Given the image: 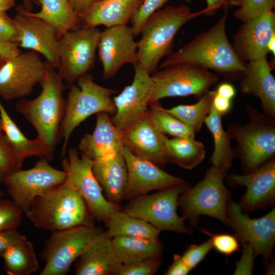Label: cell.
Listing matches in <instances>:
<instances>
[{"mask_svg": "<svg viewBox=\"0 0 275 275\" xmlns=\"http://www.w3.org/2000/svg\"><path fill=\"white\" fill-rule=\"evenodd\" d=\"M39 84L42 90L38 96L31 100L20 99L15 104V109L34 127L44 158L51 161L61 138L60 126L66 103L63 93L66 87L57 69L46 62L45 74Z\"/></svg>", "mask_w": 275, "mask_h": 275, "instance_id": "cell-1", "label": "cell"}, {"mask_svg": "<svg viewBox=\"0 0 275 275\" xmlns=\"http://www.w3.org/2000/svg\"><path fill=\"white\" fill-rule=\"evenodd\" d=\"M228 15L225 11L213 25L177 50L172 51L160 63V67L187 63L224 73L241 74L246 63L237 54L227 37Z\"/></svg>", "mask_w": 275, "mask_h": 275, "instance_id": "cell-2", "label": "cell"}, {"mask_svg": "<svg viewBox=\"0 0 275 275\" xmlns=\"http://www.w3.org/2000/svg\"><path fill=\"white\" fill-rule=\"evenodd\" d=\"M204 15L203 9L193 12L186 5L169 6L154 13L144 25L137 42L139 63L152 74L161 60L173 51V41L188 21Z\"/></svg>", "mask_w": 275, "mask_h": 275, "instance_id": "cell-3", "label": "cell"}, {"mask_svg": "<svg viewBox=\"0 0 275 275\" xmlns=\"http://www.w3.org/2000/svg\"><path fill=\"white\" fill-rule=\"evenodd\" d=\"M24 214L36 228L51 232L92 225L85 200L66 181L37 197Z\"/></svg>", "mask_w": 275, "mask_h": 275, "instance_id": "cell-4", "label": "cell"}, {"mask_svg": "<svg viewBox=\"0 0 275 275\" xmlns=\"http://www.w3.org/2000/svg\"><path fill=\"white\" fill-rule=\"evenodd\" d=\"M245 111L249 122L230 125L227 130L236 141V155L245 173H248L274 157L275 121L250 105L245 106Z\"/></svg>", "mask_w": 275, "mask_h": 275, "instance_id": "cell-5", "label": "cell"}, {"mask_svg": "<svg viewBox=\"0 0 275 275\" xmlns=\"http://www.w3.org/2000/svg\"><path fill=\"white\" fill-rule=\"evenodd\" d=\"M77 85H69L65 115L60 126V137L63 143L61 155L64 157L70 137L81 123L92 115L99 113L115 114L116 108L112 96L115 89L96 84L93 77L86 74L78 79Z\"/></svg>", "mask_w": 275, "mask_h": 275, "instance_id": "cell-6", "label": "cell"}, {"mask_svg": "<svg viewBox=\"0 0 275 275\" xmlns=\"http://www.w3.org/2000/svg\"><path fill=\"white\" fill-rule=\"evenodd\" d=\"M225 170L212 165L204 178L193 187L189 186L180 195L179 206L182 216L196 225L201 215L209 216L227 225V207L230 193L224 185Z\"/></svg>", "mask_w": 275, "mask_h": 275, "instance_id": "cell-7", "label": "cell"}, {"mask_svg": "<svg viewBox=\"0 0 275 275\" xmlns=\"http://www.w3.org/2000/svg\"><path fill=\"white\" fill-rule=\"evenodd\" d=\"M189 186L185 181L151 195L138 197L132 199L122 211L144 219L160 231L191 234L193 229L185 225V218L179 216L177 211L179 197Z\"/></svg>", "mask_w": 275, "mask_h": 275, "instance_id": "cell-8", "label": "cell"}, {"mask_svg": "<svg viewBox=\"0 0 275 275\" xmlns=\"http://www.w3.org/2000/svg\"><path fill=\"white\" fill-rule=\"evenodd\" d=\"M162 69L151 74L153 87L149 105L166 97H200L218 80L209 69L190 64H174Z\"/></svg>", "mask_w": 275, "mask_h": 275, "instance_id": "cell-9", "label": "cell"}, {"mask_svg": "<svg viewBox=\"0 0 275 275\" xmlns=\"http://www.w3.org/2000/svg\"><path fill=\"white\" fill-rule=\"evenodd\" d=\"M100 231L92 225L51 232L41 258L45 263L40 275H65Z\"/></svg>", "mask_w": 275, "mask_h": 275, "instance_id": "cell-10", "label": "cell"}, {"mask_svg": "<svg viewBox=\"0 0 275 275\" xmlns=\"http://www.w3.org/2000/svg\"><path fill=\"white\" fill-rule=\"evenodd\" d=\"M101 32L97 27H80L59 38L60 65L57 70L63 80L73 84L93 68Z\"/></svg>", "mask_w": 275, "mask_h": 275, "instance_id": "cell-11", "label": "cell"}, {"mask_svg": "<svg viewBox=\"0 0 275 275\" xmlns=\"http://www.w3.org/2000/svg\"><path fill=\"white\" fill-rule=\"evenodd\" d=\"M93 161L75 148H70L62 164L66 173V181L75 188L85 200L94 216L105 222L114 212L121 209L120 205L107 200L92 172Z\"/></svg>", "mask_w": 275, "mask_h": 275, "instance_id": "cell-12", "label": "cell"}, {"mask_svg": "<svg viewBox=\"0 0 275 275\" xmlns=\"http://www.w3.org/2000/svg\"><path fill=\"white\" fill-rule=\"evenodd\" d=\"M49 162L40 158L33 168L18 170L2 179L7 193L23 213L37 197L66 179V172L53 168Z\"/></svg>", "mask_w": 275, "mask_h": 275, "instance_id": "cell-13", "label": "cell"}, {"mask_svg": "<svg viewBox=\"0 0 275 275\" xmlns=\"http://www.w3.org/2000/svg\"><path fill=\"white\" fill-rule=\"evenodd\" d=\"M45 67L40 54L31 50L4 62L0 67V97L9 101L31 94L43 78Z\"/></svg>", "mask_w": 275, "mask_h": 275, "instance_id": "cell-14", "label": "cell"}, {"mask_svg": "<svg viewBox=\"0 0 275 275\" xmlns=\"http://www.w3.org/2000/svg\"><path fill=\"white\" fill-rule=\"evenodd\" d=\"M227 225L242 243L253 248L256 256L261 255L267 261L271 256L275 242V209L265 215L251 218L238 203L230 201L227 207Z\"/></svg>", "mask_w": 275, "mask_h": 275, "instance_id": "cell-15", "label": "cell"}, {"mask_svg": "<svg viewBox=\"0 0 275 275\" xmlns=\"http://www.w3.org/2000/svg\"><path fill=\"white\" fill-rule=\"evenodd\" d=\"M133 66L134 75L132 83L113 98L116 111L111 121L121 132L147 115L153 90L151 74L139 62Z\"/></svg>", "mask_w": 275, "mask_h": 275, "instance_id": "cell-16", "label": "cell"}, {"mask_svg": "<svg viewBox=\"0 0 275 275\" xmlns=\"http://www.w3.org/2000/svg\"><path fill=\"white\" fill-rule=\"evenodd\" d=\"M134 37L132 28L127 25L106 28L101 31L97 49L105 79L114 77L123 65L133 66L139 62Z\"/></svg>", "mask_w": 275, "mask_h": 275, "instance_id": "cell-17", "label": "cell"}, {"mask_svg": "<svg viewBox=\"0 0 275 275\" xmlns=\"http://www.w3.org/2000/svg\"><path fill=\"white\" fill-rule=\"evenodd\" d=\"M15 11L13 20L19 47L41 54L48 65L57 69L60 65L59 39L55 29L43 20L24 13L21 5Z\"/></svg>", "mask_w": 275, "mask_h": 275, "instance_id": "cell-18", "label": "cell"}, {"mask_svg": "<svg viewBox=\"0 0 275 275\" xmlns=\"http://www.w3.org/2000/svg\"><path fill=\"white\" fill-rule=\"evenodd\" d=\"M121 151L127 169L124 199L132 200L150 191L185 182L182 178L166 172L153 162L134 155L125 146Z\"/></svg>", "mask_w": 275, "mask_h": 275, "instance_id": "cell-19", "label": "cell"}, {"mask_svg": "<svg viewBox=\"0 0 275 275\" xmlns=\"http://www.w3.org/2000/svg\"><path fill=\"white\" fill-rule=\"evenodd\" d=\"M233 186H244L246 190L238 204L243 212H251L273 204L275 199V159L267 161L251 172L227 175Z\"/></svg>", "mask_w": 275, "mask_h": 275, "instance_id": "cell-20", "label": "cell"}, {"mask_svg": "<svg viewBox=\"0 0 275 275\" xmlns=\"http://www.w3.org/2000/svg\"><path fill=\"white\" fill-rule=\"evenodd\" d=\"M275 35L273 10L243 22L233 37V46L243 61L267 57L268 43Z\"/></svg>", "mask_w": 275, "mask_h": 275, "instance_id": "cell-21", "label": "cell"}, {"mask_svg": "<svg viewBox=\"0 0 275 275\" xmlns=\"http://www.w3.org/2000/svg\"><path fill=\"white\" fill-rule=\"evenodd\" d=\"M121 133L123 145L134 155L159 167L168 162L166 149L168 138L154 125L148 113Z\"/></svg>", "mask_w": 275, "mask_h": 275, "instance_id": "cell-22", "label": "cell"}, {"mask_svg": "<svg viewBox=\"0 0 275 275\" xmlns=\"http://www.w3.org/2000/svg\"><path fill=\"white\" fill-rule=\"evenodd\" d=\"M266 57L245 64L239 89L242 94L257 97L264 114L275 117V78Z\"/></svg>", "mask_w": 275, "mask_h": 275, "instance_id": "cell-23", "label": "cell"}, {"mask_svg": "<svg viewBox=\"0 0 275 275\" xmlns=\"http://www.w3.org/2000/svg\"><path fill=\"white\" fill-rule=\"evenodd\" d=\"M123 264L114 250L112 238L100 231L76 260L74 274L118 275Z\"/></svg>", "mask_w": 275, "mask_h": 275, "instance_id": "cell-24", "label": "cell"}, {"mask_svg": "<svg viewBox=\"0 0 275 275\" xmlns=\"http://www.w3.org/2000/svg\"><path fill=\"white\" fill-rule=\"evenodd\" d=\"M123 146L122 133L113 125L108 114L99 113L93 132L85 134L78 147L81 154L95 161L121 150Z\"/></svg>", "mask_w": 275, "mask_h": 275, "instance_id": "cell-25", "label": "cell"}, {"mask_svg": "<svg viewBox=\"0 0 275 275\" xmlns=\"http://www.w3.org/2000/svg\"><path fill=\"white\" fill-rule=\"evenodd\" d=\"M121 149L93 161L92 165L93 173L106 199L118 205L124 200L127 180V169Z\"/></svg>", "mask_w": 275, "mask_h": 275, "instance_id": "cell-26", "label": "cell"}, {"mask_svg": "<svg viewBox=\"0 0 275 275\" xmlns=\"http://www.w3.org/2000/svg\"><path fill=\"white\" fill-rule=\"evenodd\" d=\"M142 0H99L80 16L81 27L127 25Z\"/></svg>", "mask_w": 275, "mask_h": 275, "instance_id": "cell-27", "label": "cell"}, {"mask_svg": "<svg viewBox=\"0 0 275 275\" xmlns=\"http://www.w3.org/2000/svg\"><path fill=\"white\" fill-rule=\"evenodd\" d=\"M39 4L41 10L37 12L25 10V14L49 23L56 30L59 39L66 32L81 26V19L68 0H33Z\"/></svg>", "mask_w": 275, "mask_h": 275, "instance_id": "cell-28", "label": "cell"}, {"mask_svg": "<svg viewBox=\"0 0 275 275\" xmlns=\"http://www.w3.org/2000/svg\"><path fill=\"white\" fill-rule=\"evenodd\" d=\"M112 242L123 264L136 263L162 254V244L158 239L118 236L112 238Z\"/></svg>", "mask_w": 275, "mask_h": 275, "instance_id": "cell-29", "label": "cell"}, {"mask_svg": "<svg viewBox=\"0 0 275 275\" xmlns=\"http://www.w3.org/2000/svg\"><path fill=\"white\" fill-rule=\"evenodd\" d=\"M104 222L107 228L105 233L111 238L126 236L158 240L161 232L149 223L121 209L112 213Z\"/></svg>", "mask_w": 275, "mask_h": 275, "instance_id": "cell-30", "label": "cell"}, {"mask_svg": "<svg viewBox=\"0 0 275 275\" xmlns=\"http://www.w3.org/2000/svg\"><path fill=\"white\" fill-rule=\"evenodd\" d=\"M2 258L9 275H30L40 268L34 246L25 235L10 245Z\"/></svg>", "mask_w": 275, "mask_h": 275, "instance_id": "cell-31", "label": "cell"}, {"mask_svg": "<svg viewBox=\"0 0 275 275\" xmlns=\"http://www.w3.org/2000/svg\"><path fill=\"white\" fill-rule=\"evenodd\" d=\"M204 123L214 140V150L210 162L212 166L227 171L232 167L233 160L236 155L231 146V138L223 127L222 116L212 106Z\"/></svg>", "mask_w": 275, "mask_h": 275, "instance_id": "cell-32", "label": "cell"}, {"mask_svg": "<svg viewBox=\"0 0 275 275\" xmlns=\"http://www.w3.org/2000/svg\"><path fill=\"white\" fill-rule=\"evenodd\" d=\"M166 149L168 162L174 163L187 170L199 164L206 154L204 145L195 137L167 138Z\"/></svg>", "mask_w": 275, "mask_h": 275, "instance_id": "cell-33", "label": "cell"}, {"mask_svg": "<svg viewBox=\"0 0 275 275\" xmlns=\"http://www.w3.org/2000/svg\"><path fill=\"white\" fill-rule=\"evenodd\" d=\"M0 116L3 132L21 166L26 158L33 156L44 158L43 149L39 142L36 138L31 140L23 134L9 116L1 101Z\"/></svg>", "mask_w": 275, "mask_h": 275, "instance_id": "cell-34", "label": "cell"}, {"mask_svg": "<svg viewBox=\"0 0 275 275\" xmlns=\"http://www.w3.org/2000/svg\"><path fill=\"white\" fill-rule=\"evenodd\" d=\"M214 91L207 90L199 101L193 104H180L165 110L191 128L195 133L198 132L212 108V101Z\"/></svg>", "mask_w": 275, "mask_h": 275, "instance_id": "cell-35", "label": "cell"}, {"mask_svg": "<svg viewBox=\"0 0 275 275\" xmlns=\"http://www.w3.org/2000/svg\"><path fill=\"white\" fill-rule=\"evenodd\" d=\"M148 115L161 132L174 138H194L196 133L189 127L167 112L158 102L150 105Z\"/></svg>", "mask_w": 275, "mask_h": 275, "instance_id": "cell-36", "label": "cell"}, {"mask_svg": "<svg viewBox=\"0 0 275 275\" xmlns=\"http://www.w3.org/2000/svg\"><path fill=\"white\" fill-rule=\"evenodd\" d=\"M275 0H243L234 12L235 18L242 22L267 12L272 11Z\"/></svg>", "mask_w": 275, "mask_h": 275, "instance_id": "cell-37", "label": "cell"}, {"mask_svg": "<svg viewBox=\"0 0 275 275\" xmlns=\"http://www.w3.org/2000/svg\"><path fill=\"white\" fill-rule=\"evenodd\" d=\"M169 0H142L130 21L135 37L141 34V31L148 18Z\"/></svg>", "mask_w": 275, "mask_h": 275, "instance_id": "cell-38", "label": "cell"}, {"mask_svg": "<svg viewBox=\"0 0 275 275\" xmlns=\"http://www.w3.org/2000/svg\"><path fill=\"white\" fill-rule=\"evenodd\" d=\"M23 213L13 201L0 199V231L17 229Z\"/></svg>", "mask_w": 275, "mask_h": 275, "instance_id": "cell-39", "label": "cell"}, {"mask_svg": "<svg viewBox=\"0 0 275 275\" xmlns=\"http://www.w3.org/2000/svg\"><path fill=\"white\" fill-rule=\"evenodd\" d=\"M21 167L4 132L0 133V181L2 182L4 177Z\"/></svg>", "mask_w": 275, "mask_h": 275, "instance_id": "cell-40", "label": "cell"}, {"mask_svg": "<svg viewBox=\"0 0 275 275\" xmlns=\"http://www.w3.org/2000/svg\"><path fill=\"white\" fill-rule=\"evenodd\" d=\"M162 257H153L136 263L123 264L118 275H153L158 270Z\"/></svg>", "mask_w": 275, "mask_h": 275, "instance_id": "cell-41", "label": "cell"}, {"mask_svg": "<svg viewBox=\"0 0 275 275\" xmlns=\"http://www.w3.org/2000/svg\"><path fill=\"white\" fill-rule=\"evenodd\" d=\"M201 231L209 237L213 249L223 255L230 256L239 249V241L235 235L212 234L203 228Z\"/></svg>", "mask_w": 275, "mask_h": 275, "instance_id": "cell-42", "label": "cell"}, {"mask_svg": "<svg viewBox=\"0 0 275 275\" xmlns=\"http://www.w3.org/2000/svg\"><path fill=\"white\" fill-rule=\"evenodd\" d=\"M213 249L210 239L200 244H191L188 246L181 257L190 270L195 268Z\"/></svg>", "mask_w": 275, "mask_h": 275, "instance_id": "cell-43", "label": "cell"}, {"mask_svg": "<svg viewBox=\"0 0 275 275\" xmlns=\"http://www.w3.org/2000/svg\"><path fill=\"white\" fill-rule=\"evenodd\" d=\"M243 250L241 258L237 262L234 274H251L254 259L256 257L252 246L246 243H242Z\"/></svg>", "mask_w": 275, "mask_h": 275, "instance_id": "cell-44", "label": "cell"}, {"mask_svg": "<svg viewBox=\"0 0 275 275\" xmlns=\"http://www.w3.org/2000/svg\"><path fill=\"white\" fill-rule=\"evenodd\" d=\"M0 38L18 43V33L13 18L8 15L6 12L1 11Z\"/></svg>", "mask_w": 275, "mask_h": 275, "instance_id": "cell-45", "label": "cell"}, {"mask_svg": "<svg viewBox=\"0 0 275 275\" xmlns=\"http://www.w3.org/2000/svg\"><path fill=\"white\" fill-rule=\"evenodd\" d=\"M243 0H205L206 7L203 9L204 15H212L221 8L228 9L239 7Z\"/></svg>", "mask_w": 275, "mask_h": 275, "instance_id": "cell-46", "label": "cell"}, {"mask_svg": "<svg viewBox=\"0 0 275 275\" xmlns=\"http://www.w3.org/2000/svg\"><path fill=\"white\" fill-rule=\"evenodd\" d=\"M23 236L17 229L0 231V258H2L10 245L18 241Z\"/></svg>", "mask_w": 275, "mask_h": 275, "instance_id": "cell-47", "label": "cell"}, {"mask_svg": "<svg viewBox=\"0 0 275 275\" xmlns=\"http://www.w3.org/2000/svg\"><path fill=\"white\" fill-rule=\"evenodd\" d=\"M21 52L19 44L0 38V62H4Z\"/></svg>", "mask_w": 275, "mask_h": 275, "instance_id": "cell-48", "label": "cell"}, {"mask_svg": "<svg viewBox=\"0 0 275 275\" xmlns=\"http://www.w3.org/2000/svg\"><path fill=\"white\" fill-rule=\"evenodd\" d=\"M190 271V269L182 259L181 256L174 254L173 262L166 271L164 274L186 275Z\"/></svg>", "mask_w": 275, "mask_h": 275, "instance_id": "cell-49", "label": "cell"}, {"mask_svg": "<svg viewBox=\"0 0 275 275\" xmlns=\"http://www.w3.org/2000/svg\"><path fill=\"white\" fill-rule=\"evenodd\" d=\"M212 107L222 116L228 114L232 107V100L218 95L215 91L212 101Z\"/></svg>", "mask_w": 275, "mask_h": 275, "instance_id": "cell-50", "label": "cell"}, {"mask_svg": "<svg viewBox=\"0 0 275 275\" xmlns=\"http://www.w3.org/2000/svg\"><path fill=\"white\" fill-rule=\"evenodd\" d=\"M215 91L218 95L231 100H233L236 94L234 86L226 82L221 83Z\"/></svg>", "mask_w": 275, "mask_h": 275, "instance_id": "cell-51", "label": "cell"}, {"mask_svg": "<svg viewBox=\"0 0 275 275\" xmlns=\"http://www.w3.org/2000/svg\"><path fill=\"white\" fill-rule=\"evenodd\" d=\"M74 10L79 16L84 14L90 8L93 0H68Z\"/></svg>", "mask_w": 275, "mask_h": 275, "instance_id": "cell-52", "label": "cell"}, {"mask_svg": "<svg viewBox=\"0 0 275 275\" xmlns=\"http://www.w3.org/2000/svg\"><path fill=\"white\" fill-rule=\"evenodd\" d=\"M16 0H0V11L6 12L15 4Z\"/></svg>", "mask_w": 275, "mask_h": 275, "instance_id": "cell-53", "label": "cell"}, {"mask_svg": "<svg viewBox=\"0 0 275 275\" xmlns=\"http://www.w3.org/2000/svg\"><path fill=\"white\" fill-rule=\"evenodd\" d=\"M267 49L268 52H270L274 56L275 55V35L270 39L268 45Z\"/></svg>", "mask_w": 275, "mask_h": 275, "instance_id": "cell-54", "label": "cell"}, {"mask_svg": "<svg viewBox=\"0 0 275 275\" xmlns=\"http://www.w3.org/2000/svg\"><path fill=\"white\" fill-rule=\"evenodd\" d=\"M22 5L24 9L28 11H31L33 8V0H22Z\"/></svg>", "mask_w": 275, "mask_h": 275, "instance_id": "cell-55", "label": "cell"}, {"mask_svg": "<svg viewBox=\"0 0 275 275\" xmlns=\"http://www.w3.org/2000/svg\"><path fill=\"white\" fill-rule=\"evenodd\" d=\"M273 262H271V264L268 266L267 271L266 272V273H268L267 274H272V273L274 272V271H273Z\"/></svg>", "mask_w": 275, "mask_h": 275, "instance_id": "cell-56", "label": "cell"}, {"mask_svg": "<svg viewBox=\"0 0 275 275\" xmlns=\"http://www.w3.org/2000/svg\"><path fill=\"white\" fill-rule=\"evenodd\" d=\"M3 132V124L2 119L0 116V133Z\"/></svg>", "mask_w": 275, "mask_h": 275, "instance_id": "cell-57", "label": "cell"}, {"mask_svg": "<svg viewBox=\"0 0 275 275\" xmlns=\"http://www.w3.org/2000/svg\"><path fill=\"white\" fill-rule=\"evenodd\" d=\"M5 196L4 193L2 191V190L0 188V199H2Z\"/></svg>", "mask_w": 275, "mask_h": 275, "instance_id": "cell-58", "label": "cell"}, {"mask_svg": "<svg viewBox=\"0 0 275 275\" xmlns=\"http://www.w3.org/2000/svg\"><path fill=\"white\" fill-rule=\"evenodd\" d=\"M4 62H0V67L2 66V65H3Z\"/></svg>", "mask_w": 275, "mask_h": 275, "instance_id": "cell-59", "label": "cell"}, {"mask_svg": "<svg viewBox=\"0 0 275 275\" xmlns=\"http://www.w3.org/2000/svg\"><path fill=\"white\" fill-rule=\"evenodd\" d=\"M184 1H185L186 2L189 3V2H190L191 0H184Z\"/></svg>", "mask_w": 275, "mask_h": 275, "instance_id": "cell-60", "label": "cell"}, {"mask_svg": "<svg viewBox=\"0 0 275 275\" xmlns=\"http://www.w3.org/2000/svg\"><path fill=\"white\" fill-rule=\"evenodd\" d=\"M99 1V0H93V2H95V1Z\"/></svg>", "mask_w": 275, "mask_h": 275, "instance_id": "cell-61", "label": "cell"}]
</instances>
